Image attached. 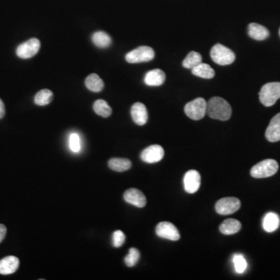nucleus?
Here are the masks:
<instances>
[{
    "label": "nucleus",
    "instance_id": "32",
    "mask_svg": "<svg viewBox=\"0 0 280 280\" xmlns=\"http://www.w3.org/2000/svg\"><path fill=\"white\" fill-rule=\"evenodd\" d=\"M4 115H5V105L2 100L0 99V119H2Z\"/></svg>",
    "mask_w": 280,
    "mask_h": 280
},
{
    "label": "nucleus",
    "instance_id": "12",
    "mask_svg": "<svg viewBox=\"0 0 280 280\" xmlns=\"http://www.w3.org/2000/svg\"><path fill=\"white\" fill-rule=\"evenodd\" d=\"M124 199L129 204L143 208L146 205V198L141 191L137 189H129L124 193Z\"/></svg>",
    "mask_w": 280,
    "mask_h": 280
},
{
    "label": "nucleus",
    "instance_id": "20",
    "mask_svg": "<svg viewBox=\"0 0 280 280\" xmlns=\"http://www.w3.org/2000/svg\"><path fill=\"white\" fill-rule=\"evenodd\" d=\"M192 72L194 74V76L203 78V79H212L215 76V71L213 69L210 65L202 63V62L192 69Z\"/></svg>",
    "mask_w": 280,
    "mask_h": 280
},
{
    "label": "nucleus",
    "instance_id": "8",
    "mask_svg": "<svg viewBox=\"0 0 280 280\" xmlns=\"http://www.w3.org/2000/svg\"><path fill=\"white\" fill-rule=\"evenodd\" d=\"M41 43L37 38H31L19 45L16 51L17 55L20 58H30L38 52Z\"/></svg>",
    "mask_w": 280,
    "mask_h": 280
},
{
    "label": "nucleus",
    "instance_id": "33",
    "mask_svg": "<svg viewBox=\"0 0 280 280\" xmlns=\"http://www.w3.org/2000/svg\"></svg>",
    "mask_w": 280,
    "mask_h": 280
},
{
    "label": "nucleus",
    "instance_id": "13",
    "mask_svg": "<svg viewBox=\"0 0 280 280\" xmlns=\"http://www.w3.org/2000/svg\"><path fill=\"white\" fill-rule=\"evenodd\" d=\"M131 115L134 122L138 125H144L147 122V109L142 103L136 102L132 105L131 107Z\"/></svg>",
    "mask_w": 280,
    "mask_h": 280
},
{
    "label": "nucleus",
    "instance_id": "24",
    "mask_svg": "<svg viewBox=\"0 0 280 280\" xmlns=\"http://www.w3.org/2000/svg\"><path fill=\"white\" fill-rule=\"evenodd\" d=\"M93 111L97 115L104 118H108L112 113V109L109 106L108 104L104 100H97L93 104Z\"/></svg>",
    "mask_w": 280,
    "mask_h": 280
},
{
    "label": "nucleus",
    "instance_id": "21",
    "mask_svg": "<svg viewBox=\"0 0 280 280\" xmlns=\"http://www.w3.org/2000/svg\"><path fill=\"white\" fill-rule=\"evenodd\" d=\"M108 167L118 172H123L130 169L132 163L126 158H112L108 161Z\"/></svg>",
    "mask_w": 280,
    "mask_h": 280
},
{
    "label": "nucleus",
    "instance_id": "5",
    "mask_svg": "<svg viewBox=\"0 0 280 280\" xmlns=\"http://www.w3.org/2000/svg\"><path fill=\"white\" fill-rule=\"evenodd\" d=\"M207 102L202 97L190 101L185 105V112L192 120H200L206 115Z\"/></svg>",
    "mask_w": 280,
    "mask_h": 280
},
{
    "label": "nucleus",
    "instance_id": "23",
    "mask_svg": "<svg viewBox=\"0 0 280 280\" xmlns=\"http://www.w3.org/2000/svg\"><path fill=\"white\" fill-rule=\"evenodd\" d=\"M92 41L93 44L99 48H107L111 45V38L106 32L97 31L92 36Z\"/></svg>",
    "mask_w": 280,
    "mask_h": 280
},
{
    "label": "nucleus",
    "instance_id": "25",
    "mask_svg": "<svg viewBox=\"0 0 280 280\" xmlns=\"http://www.w3.org/2000/svg\"><path fill=\"white\" fill-rule=\"evenodd\" d=\"M53 99V93L48 89H43L35 97V103L39 106L49 105Z\"/></svg>",
    "mask_w": 280,
    "mask_h": 280
},
{
    "label": "nucleus",
    "instance_id": "26",
    "mask_svg": "<svg viewBox=\"0 0 280 280\" xmlns=\"http://www.w3.org/2000/svg\"><path fill=\"white\" fill-rule=\"evenodd\" d=\"M202 55L196 52H190L183 61L182 65L185 68L193 69L194 66L202 62Z\"/></svg>",
    "mask_w": 280,
    "mask_h": 280
},
{
    "label": "nucleus",
    "instance_id": "14",
    "mask_svg": "<svg viewBox=\"0 0 280 280\" xmlns=\"http://www.w3.org/2000/svg\"><path fill=\"white\" fill-rule=\"evenodd\" d=\"M265 137L271 142L280 140V113L275 115L265 131Z\"/></svg>",
    "mask_w": 280,
    "mask_h": 280
},
{
    "label": "nucleus",
    "instance_id": "6",
    "mask_svg": "<svg viewBox=\"0 0 280 280\" xmlns=\"http://www.w3.org/2000/svg\"><path fill=\"white\" fill-rule=\"evenodd\" d=\"M155 57L154 49L148 46L139 47L131 51L125 55V59L129 63H140L153 60Z\"/></svg>",
    "mask_w": 280,
    "mask_h": 280
},
{
    "label": "nucleus",
    "instance_id": "18",
    "mask_svg": "<svg viewBox=\"0 0 280 280\" xmlns=\"http://www.w3.org/2000/svg\"><path fill=\"white\" fill-rule=\"evenodd\" d=\"M241 229V224L234 219L224 220L220 226V231L225 235H232L237 233Z\"/></svg>",
    "mask_w": 280,
    "mask_h": 280
},
{
    "label": "nucleus",
    "instance_id": "19",
    "mask_svg": "<svg viewBox=\"0 0 280 280\" xmlns=\"http://www.w3.org/2000/svg\"><path fill=\"white\" fill-rule=\"evenodd\" d=\"M280 224V217L274 212H268L263 219V228L268 233H272L278 229Z\"/></svg>",
    "mask_w": 280,
    "mask_h": 280
},
{
    "label": "nucleus",
    "instance_id": "1",
    "mask_svg": "<svg viewBox=\"0 0 280 280\" xmlns=\"http://www.w3.org/2000/svg\"><path fill=\"white\" fill-rule=\"evenodd\" d=\"M206 113L210 118L220 121L230 119L232 109L228 101L220 97H214L207 102Z\"/></svg>",
    "mask_w": 280,
    "mask_h": 280
},
{
    "label": "nucleus",
    "instance_id": "11",
    "mask_svg": "<svg viewBox=\"0 0 280 280\" xmlns=\"http://www.w3.org/2000/svg\"><path fill=\"white\" fill-rule=\"evenodd\" d=\"M200 174L195 170H190L185 174L184 177V186L185 191L189 194L196 192L200 188Z\"/></svg>",
    "mask_w": 280,
    "mask_h": 280
},
{
    "label": "nucleus",
    "instance_id": "17",
    "mask_svg": "<svg viewBox=\"0 0 280 280\" xmlns=\"http://www.w3.org/2000/svg\"><path fill=\"white\" fill-rule=\"evenodd\" d=\"M248 35L251 38L256 41H263L268 38L269 36V31L264 26L259 23H250L248 26Z\"/></svg>",
    "mask_w": 280,
    "mask_h": 280
},
{
    "label": "nucleus",
    "instance_id": "9",
    "mask_svg": "<svg viewBox=\"0 0 280 280\" xmlns=\"http://www.w3.org/2000/svg\"><path fill=\"white\" fill-rule=\"evenodd\" d=\"M156 233L158 237L176 241L180 239V233L177 228L170 222H161L156 228Z\"/></svg>",
    "mask_w": 280,
    "mask_h": 280
},
{
    "label": "nucleus",
    "instance_id": "4",
    "mask_svg": "<svg viewBox=\"0 0 280 280\" xmlns=\"http://www.w3.org/2000/svg\"><path fill=\"white\" fill-rule=\"evenodd\" d=\"M210 55L216 64L220 66H228L232 64L235 60V54L233 51L228 49L221 44H216L212 47Z\"/></svg>",
    "mask_w": 280,
    "mask_h": 280
},
{
    "label": "nucleus",
    "instance_id": "15",
    "mask_svg": "<svg viewBox=\"0 0 280 280\" xmlns=\"http://www.w3.org/2000/svg\"><path fill=\"white\" fill-rule=\"evenodd\" d=\"M19 261L15 256H7L0 260V274H13L19 268Z\"/></svg>",
    "mask_w": 280,
    "mask_h": 280
},
{
    "label": "nucleus",
    "instance_id": "22",
    "mask_svg": "<svg viewBox=\"0 0 280 280\" xmlns=\"http://www.w3.org/2000/svg\"><path fill=\"white\" fill-rule=\"evenodd\" d=\"M85 85L89 90L93 92H100L105 87L103 80L97 74L92 73L87 77Z\"/></svg>",
    "mask_w": 280,
    "mask_h": 280
},
{
    "label": "nucleus",
    "instance_id": "27",
    "mask_svg": "<svg viewBox=\"0 0 280 280\" xmlns=\"http://www.w3.org/2000/svg\"><path fill=\"white\" fill-rule=\"evenodd\" d=\"M233 262L237 273L241 274L245 272L247 267V263L243 255L241 254H236L233 255Z\"/></svg>",
    "mask_w": 280,
    "mask_h": 280
},
{
    "label": "nucleus",
    "instance_id": "29",
    "mask_svg": "<svg viewBox=\"0 0 280 280\" xmlns=\"http://www.w3.org/2000/svg\"><path fill=\"white\" fill-rule=\"evenodd\" d=\"M69 145L70 150L74 153H78L81 150V140L79 135L76 133H72L69 139Z\"/></svg>",
    "mask_w": 280,
    "mask_h": 280
},
{
    "label": "nucleus",
    "instance_id": "16",
    "mask_svg": "<svg viewBox=\"0 0 280 280\" xmlns=\"http://www.w3.org/2000/svg\"><path fill=\"white\" fill-rule=\"evenodd\" d=\"M165 73L159 69L150 70L146 74L144 78L145 84L152 87H158L162 85L165 81Z\"/></svg>",
    "mask_w": 280,
    "mask_h": 280
},
{
    "label": "nucleus",
    "instance_id": "10",
    "mask_svg": "<svg viewBox=\"0 0 280 280\" xmlns=\"http://www.w3.org/2000/svg\"><path fill=\"white\" fill-rule=\"evenodd\" d=\"M164 150L159 145H152L142 150L140 158L142 161L147 163H158L163 159Z\"/></svg>",
    "mask_w": 280,
    "mask_h": 280
},
{
    "label": "nucleus",
    "instance_id": "3",
    "mask_svg": "<svg viewBox=\"0 0 280 280\" xmlns=\"http://www.w3.org/2000/svg\"><path fill=\"white\" fill-rule=\"evenodd\" d=\"M278 169V163L275 159H264L251 168V175L255 178H265L274 175Z\"/></svg>",
    "mask_w": 280,
    "mask_h": 280
},
{
    "label": "nucleus",
    "instance_id": "30",
    "mask_svg": "<svg viewBox=\"0 0 280 280\" xmlns=\"http://www.w3.org/2000/svg\"><path fill=\"white\" fill-rule=\"evenodd\" d=\"M125 235L122 230H116L113 233L112 243L115 247H120L124 245Z\"/></svg>",
    "mask_w": 280,
    "mask_h": 280
},
{
    "label": "nucleus",
    "instance_id": "7",
    "mask_svg": "<svg viewBox=\"0 0 280 280\" xmlns=\"http://www.w3.org/2000/svg\"><path fill=\"white\" fill-rule=\"evenodd\" d=\"M241 207V201L235 197H226L217 201L216 203V212L223 216L234 213Z\"/></svg>",
    "mask_w": 280,
    "mask_h": 280
},
{
    "label": "nucleus",
    "instance_id": "31",
    "mask_svg": "<svg viewBox=\"0 0 280 280\" xmlns=\"http://www.w3.org/2000/svg\"><path fill=\"white\" fill-rule=\"evenodd\" d=\"M6 226L3 224H0V243L3 241L4 238L6 237Z\"/></svg>",
    "mask_w": 280,
    "mask_h": 280
},
{
    "label": "nucleus",
    "instance_id": "2",
    "mask_svg": "<svg viewBox=\"0 0 280 280\" xmlns=\"http://www.w3.org/2000/svg\"><path fill=\"white\" fill-rule=\"evenodd\" d=\"M280 98V82H272L264 84L259 92L261 103L265 107H271L272 105H274L277 100Z\"/></svg>",
    "mask_w": 280,
    "mask_h": 280
},
{
    "label": "nucleus",
    "instance_id": "28",
    "mask_svg": "<svg viewBox=\"0 0 280 280\" xmlns=\"http://www.w3.org/2000/svg\"><path fill=\"white\" fill-rule=\"evenodd\" d=\"M140 258V253L138 249L132 247L129 249L128 255L124 258V262L127 266L133 267L137 264Z\"/></svg>",
    "mask_w": 280,
    "mask_h": 280
}]
</instances>
